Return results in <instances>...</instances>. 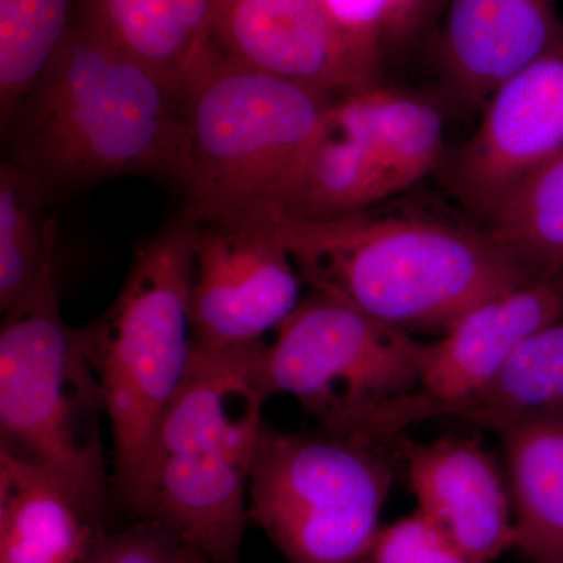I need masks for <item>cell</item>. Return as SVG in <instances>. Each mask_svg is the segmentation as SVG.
Here are the masks:
<instances>
[{
  "instance_id": "obj_1",
  "label": "cell",
  "mask_w": 563,
  "mask_h": 563,
  "mask_svg": "<svg viewBox=\"0 0 563 563\" xmlns=\"http://www.w3.org/2000/svg\"><path fill=\"white\" fill-rule=\"evenodd\" d=\"M273 218L303 285L407 333L444 332L479 303L539 279L485 228L373 210Z\"/></svg>"
},
{
  "instance_id": "obj_2",
  "label": "cell",
  "mask_w": 563,
  "mask_h": 563,
  "mask_svg": "<svg viewBox=\"0 0 563 563\" xmlns=\"http://www.w3.org/2000/svg\"><path fill=\"white\" fill-rule=\"evenodd\" d=\"M52 195L122 176L179 184L180 85L111 46L77 18L65 46L2 132Z\"/></svg>"
},
{
  "instance_id": "obj_3",
  "label": "cell",
  "mask_w": 563,
  "mask_h": 563,
  "mask_svg": "<svg viewBox=\"0 0 563 563\" xmlns=\"http://www.w3.org/2000/svg\"><path fill=\"white\" fill-rule=\"evenodd\" d=\"M268 396L236 355L192 358L118 506L154 521L209 563H242L252 461Z\"/></svg>"
},
{
  "instance_id": "obj_4",
  "label": "cell",
  "mask_w": 563,
  "mask_h": 563,
  "mask_svg": "<svg viewBox=\"0 0 563 563\" xmlns=\"http://www.w3.org/2000/svg\"><path fill=\"white\" fill-rule=\"evenodd\" d=\"M332 101L199 44L180 81L184 213L220 222L276 210Z\"/></svg>"
},
{
  "instance_id": "obj_5",
  "label": "cell",
  "mask_w": 563,
  "mask_h": 563,
  "mask_svg": "<svg viewBox=\"0 0 563 563\" xmlns=\"http://www.w3.org/2000/svg\"><path fill=\"white\" fill-rule=\"evenodd\" d=\"M57 246L31 291L3 313L0 329V453L65 484L106 518L113 501L101 385L79 329L62 314Z\"/></svg>"
},
{
  "instance_id": "obj_6",
  "label": "cell",
  "mask_w": 563,
  "mask_h": 563,
  "mask_svg": "<svg viewBox=\"0 0 563 563\" xmlns=\"http://www.w3.org/2000/svg\"><path fill=\"white\" fill-rule=\"evenodd\" d=\"M195 235L196 221L181 213L146 240L114 301L79 328L106 404L113 501L131 487L190 368Z\"/></svg>"
},
{
  "instance_id": "obj_7",
  "label": "cell",
  "mask_w": 563,
  "mask_h": 563,
  "mask_svg": "<svg viewBox=\"0 0 563 563\" xmlns=\"http://www.w3.org/2000/svg\"><path fill=\"white\" fill-rule=\"evenodd\" d=\"M384 443L263 426L247 515L288 563H355L379 531L393 462Z\"/></svg>"
},
{
  "instance_id": "obj_8",
  "label": "cell",
  "mask_w": 563,
  "mask_h": 563,
  "mask_svg": "<svg viewBox=\"0 0 563 563\" xmlns=\"http://www.w3.org/2000/svg\"><path fill=\"white\" fill-rule=\"evenodd\" d=\"M428 342L310 290L262 352L269 396L288 395L321 432L342 435L374 407L413 391Z\"/></svg>"
},
{
  "instance_id": "obj_9",
  "label": "cell",
  "mask_w": 563,
  "mask_h": 563,
  "mask_svg": "<svg viewBox=\"0 0 563 563\" xmlns=\"http://www.w3.org/2000/svg\"><path fill=\"white\" fill-rule=\"evenodd\" d=\"M563 314L555 279L539 277L463 314L428 343L417 387L361 415L343 437L390 442L410 426L446 418L498 376L515 350Z\"/></svg>"
},
{
  "instance_id": "obj_10",
  "label": "cell",
  "mask_w": 563,
  "mask_h": 563,
  "mask_svg": "<svg viewBox=\"0 0 563 563\" xmlns=\"http://www.w3.org/2000/svg\"><path fill=\"white\" fill-rule=\"evenodd\" d=\"M301 274L273 213L196 222L191 328L195 347L242 350L265 342L301 302Z\"/></svg>"
},
{
  "instance_id": "obj_11",
  "label": "cell",
  "mask_w": 563,
  "mask_h": 563,
  "mask_svg": "<svg viewBox=\"0 0 563 563\" xmlns=\"http://www.w3.org/2000/svg\"><path fill=\"white\" fill-rule=\"evenodd\" d=\"M476 131L448 162L459 201L485 218L563 150V44L488 96Z\"/></svg>"
},
{
  "instance_id": "obj_12",
  "label": "cell",
  "mask_w": 563,
  "mask_h": 563,
  "mask_svg": "<svg viewBox=\"0 0 563 563\" xmlns=\"http://www.w3.org/2000/svg\"><path fill=\"white\" fill-rule=\"evenodd\" d=\"M207 40L240 65L332 99L379 81L318 0H217Z\"/></svg>"
},
{
  "instance_id": "obj_13",
  "label": "cell",
  "mask_w": 563,
  "mask_h": 563,
  "mask_svg": "<svg viewBox=\"0 0 563 563\" xmlns=\"http://www.w3.org/2000/svg\"><path fill=\"white\" fill-rule=\"evenodd\" d=\"M398 439L393 444L421 514L476 561L490 563L517 547L509 481L477 437Z\"/></svg>"
},
{
  "instance_id": "obj_14",
  "label": "cell",
  "mask_w": 563,
  "mask_h": 563,
  "mask_svg": "<svg viewBox=\"0 0 563 563\" xmlns=\"http://www.w3.org/2000/svg\"><path fill=\"white\" fill-rule=\"evenodd\" d=\"M439 21L444 77L474 107L563 44L554 0H446Z\"/></svg>"
},
{
  "instance_id": "obj_15",
  "label": "cell",
  "mask_w": 563,
  "mask_h": 563,
  "mask_svg": "<svg viewBox=\"0 0 563 563\" xmlns=\"http://www.w3.org/2000/svg\"><path fill=\"white\" fill-rule=\"evenodd\" d=\"M106 531L57 477L0 453V563H81Z\"/></svg>"
},
{
  "instance_id": "obj_16",
  "label": "cell",
  "mask_w": 563,
  "mask_h": 563,
  "mask_svg": "<svg viewBox=\"0 0 563 563\" xmlns=\"http://www.w3.org/2000/svg\"><path fill=\"white\" fill-rule=\"evenodd\" d=\"M325 118L365 147L398 192L443 163L444 122L439 109L380 81L333 99Z\"/></svg>"
},
{
  "instance_id": "obj_17",
  "label": "cell",
  "mask_w": 563,
  "mask_h": 563,
  "mask_svg": "<svg viewBox=\"0 0 563 563\" xmlns=\"http://www.w3.org/2000/svg\"><path fill=\"white\" fill-rule=\"evenodd\" d=\"M512 495L517 550L531 563H563V406L498 432Z\"/></svg>"
},
{
  "instance_id": "obj_18",
  "label": "cell",
  "mask_w": 563,
  "mask_h": 563,
  "mask_svg": "<svg viewBox=\"0 0 563 563\" xmlns=\"http://www.w3.org/2000/svg\"><path fill=\"white\" fill-rule=\"evenodd\" d=\"M396 192L365 147L324 117L273 211L299 220H333L373 210Z\"/></svg>"
},
{
  "instance_id": "obj_19",
  "label": "cell",
  "mask_w": 563,
  "mask_h": 563,
  "mask_svg": "<svg viewBox=\"0 0 563 563\" xmlns=\"http://www.w3.org/2000/svg\"><path fill=\"white\" fill-rule=\"evenodd\" d=\"M562 406L563 314L529 335L498 376L448 418L499 432L528 415Z\"/></svg>"
},
{
  "instance_id": "obj_20",
  "label": "cell",
  "mask_w": 563,
  "mask_h": 563,
  "mask_svg": "<svg viewBox=\"0 0 563 563\" xmlns=\"http://www.w3.org/2000/svg\"><path fill=\"white\" fill-rule=\"evenodd\" d=\"M54 195L13 157L0 163V312L24 298L57 246L60 220L47 213Z\"/></svg>"
},
{
  "instance_id": "obj_21",
  "label": "cell",
  "mask_w": 563,
  "mask_h": 563,
  "mask_svg": "<svg viewBox=\"0 0 563 563\" xmlns=\"http://www.w3.org/2000/svg\"><path fill=\"white\" fill-rule=\"evenodd\" d=\"M484 228L536 276H563V150L525 177Z\"/></svg>"
},
{
  "instance_id": "obj_22",
  "label": "cell",
  "mask_w": 563,
  "mask_h": 563,
  "mask_svg": "<svg viewBox=\"0 0 563 563\" xmlns=\"http://www.w3.org/2000/svg\"><path fill=\"white\" fill-rule=\"evenodd\" d=\"M77 13L79 0H0L2 132L65 46Z\"/></svg>"
},
{
  "instance_id": "obj_23",
  "label": "cell",
  "mask_w": 563,
  "mask_h": 563,
  "mask_svg": "<svg viewBox=\"0 0 563 563\" xmlns=\"http://www.w3.org/2000/svg\"><path fill=\"white\" fill-rule=\"evenodd\" d=\"M77 18L111 46L180 85L192 46L166 0H79Z\"/></svg>"
},
{
  "instance_id": "obj_24",
  "label": "cell",
  "mask_w": 563,
  "mask_h": 563,
  "mask_svg": "<svg viewBox=\"0 0 563 563\" xmlns=\"http://www.w3.org/2000/svg\"><path fill=\"white\" fill-rule=\"evenodd\" d=\"M355 563H483L454 543L420 510L380 526Z\"/></svg>"
},
{
  "instance_id": "obj_25",
  "label": "cell",
  "mask_w": 563,
  "mask_h": 563,
  "mask_svg": "<svg viewBox=\"0 0 563 563\" xmlns=\"http://www.w3.org/2000/svg\"><path fill=\"white\" fill-rule=\"evenodd\" d=\"M188 548L154 521H132L96 540L81 563H187Z\"/></svg>"
},
{
  "instance_id": "obj_26",
  "label": "cell",
  "mask_w": 563,
  "mask_h": 563,
  "mask_svg": "<svg viewBox=\"0 0 563 563\" xmlns=\"http://www.w3.org/2000/svg\"><path fill=\"white\" fill-rule=\"evenodd\" d=\"M355 52L380 74L385 58L388 0H318Z\"/></svg>"
},
{
  "instance_id": "obj_27",
  "label": "cell",
  "mask_w": 563,
  "mask_h": 563,
  "mask_svg": "<svg viewBox=\"0 0 563 563\" xmlns=\"http://www.w3.org/2000/svg\"><path fill=\"white\" fill-rule=\"evenodd\" d=\"M446 0H388L385 54L409 49L440 20Z\"/></svg>"
},
{
  "instance_id": "obj_28",
  "label": "cell",
  "mask_w": 563,
  "mask_h": 563,
  "mask_svg": "<svg viewBox=\"0 0 563 563\" xmlns=\"http://www.w3.org/2000/svg\"><path fill=\"white\" fill-rule=\"evenodd\" d=\"M174 18L190 40L192 52L209 36L211 14L217 0H166ZM192 55V54H191Z\"/></svg>"
},
{
  "instance_id": "obj_29",
  "label": "cell",
  "mask_w": 563,
  "mask_h": 563,
  "mask_svg": "<svg viewBox=\"0 0 563 563\" xmlns=\"http://www.w3.org/2000/svg\"><path fill=\"white\" fill-rule=\"evenodd\" d=\"M187 563H209L206 559L202 558L201 554L196 553V551L190 550L188 548Z\"/></svg>"
},
{
  "instance_id": "obj_30",
  "label": "cell",
  "mask_w": 563,
  "mask_h": 563,
  "mask_svg": "<svg viewBox=\"0 0 563 563\" xmlns=\"http://www.w3.org/2000/svg\"><path fill=\"white\" fill-rule=\"evenodd\" d=\"M555 284H558L559 291H561V296L563 299V276L555 277Z\"/></svg>"
}]
</instances>
